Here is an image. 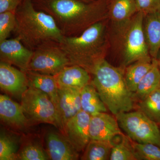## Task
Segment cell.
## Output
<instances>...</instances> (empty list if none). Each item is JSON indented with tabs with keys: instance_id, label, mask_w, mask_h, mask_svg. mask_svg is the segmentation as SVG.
<instances>
[{
	"instance_id": "1",
	"label": "cell",
	"mask_w": 160,
	"mask_h": 160,
	"mask_svg": "<svg viewBox=\"0 0 160 160\" xmlns=\"http://www.w3.org/2000/svg\"><path fill=\"white\" fill-rule=\"evenodd\" d=\"M18 38L29 49L49 42H62L65 36L54 18L36 10L31 0H23L15 12Z\"/></svg>"
},
{
	"instance_id": "2",
	"label": "cell",
	"mask_w": 160,
	"mask_h": 160,
	"mask_svg": "<svg viewBox=\"0 0 160 160\" xmlns=\"http://www.w3.org/2000/svg\"><path fill=\"white\" fill-rule=\"evenodd\" d=\"M106 26L102 21L94 23L78 36H65L59 46L71 65L84 68L92 74L97 65L105 58Z\"/></svg>"
},
{
	"instance_id": "3",
	"label": "cell",
	"mask_w": 160,
	"mask_h": 160,
	"mask_svg": "<svg viewBox=\"0 0 160 160\" xmlns=\"http://www.w3.org/2000/svg\"><path fill=\"white\" fill-rule=\"evenodd\" d=\"M92 83L107 108L115 116L131 111L133 107V93L128 89L122 71L105 58L96 66Z\"/></svg>"
},
{
	"instance_id": "4",
	"label": "cell",
	"mask_w": 160,
	"mask_h": 160,
	"mask_svg": "<svg viewBox=\"0 0 160 160\" xmlns=\"http://www.w3.org/2000/svg\"><path fill=\"white\" fill-rule=\"evenodd\" d=\"M48 8L63 35L67 37L84 31L106 16L100 1L86 4L80 0H50Z\"/></svg>"
},
{
	"instance_id": "5",
	"label": "cell",
	"mask_w": 160,
	"mask_h": 160,
	"mask_svg": "<svg viewBox=\"0 0 160 160\" xmlns=\"http://www.w3.org/2000/svg\"><path fill=\"white\" fill-rule=\"evenodd\" d=\"M21 105L26 114L32 120L51 124L65 134V129L57 107L45 92L29 87L21 98Z\"/></svg>"
},
{
	"instance_id": "6",
	"label": "cell",
	"mask_w": 160,
	"mask_h": 160,
	"mask_svg": "<svg viewBox=\"0 0 160 160\" xmlns=\"http://www.w3.org/2000/svg\"><path fill=\"white\" fill-rule=\"evenodd\" d=\"M121 129L133 142L151 143L160 147V130L157 123L139 110L115 115Z\"/></svg>"
},
{
	"instance_id": "7",
	"label": "cell",
	"mask_w": 160,
	"mask_h": 160,
	"mask_svg": "<svg viewBox=\"0 0 160 160\" xmlns=\"http://www.w3.org/2000/svg\"><path fill=\"white\" fill-rule=\"evenodd\" d=\"M145 15L137 12L121 29L123 32V56L126 66L151 57L143 29Z\"/></svg>"
},
{
	"instance_id": "8",
	"label": "cell",
	"mask_w": 160,
	"mask_h": 160,
	"mask_svg": "<svg viewBox=\"0 0 160 160\" xmlns=\"http://www.w3.org/2000/svg\"><path fill=\"white\" fill-rule=\"evenodd\" d=\"M48 43L43 44L33 52L28 70L55 76L65 67L71 65L59 45L53 46Z\"/></svg>"
},
{
	"instance_id": "9",
	"label": "cell",
	"mask_w": 160,
	"mask_h": 160,
	"mask_svg": "<svg viewBox=\"0 0 160 160\" xmlns=\"http://www.w3.org/2000/svg\"><path fill=\"white\" fill-rule=\"evenodd\" d=\"M90 114L82 110L69 119L65 126L64 135L78 152L85 150L90 141Z\"/></svg>"
},
{
	"instance_id": "10",
	"label": "cell",
	"mask_w": 160,
	"mask_h": 160,
	"mask_svg": "<svg viewBox=\"0 0 160 160\" xmlns=\"http://www.w3.org/2000/svg\"><path fill=\"white\" fill-rule=\"evenodd\" d=\"M33 53L18 37L0 42L1 62L17 66L24 72L28 70Z\"/></svg>"
},
{
	"instance_id": "11",
	"label": "cell",
	"mask_w": 160,
	"mask_h": 160,
	"mask_svg": "<svg viewBox=\"0 0 160 160\" xmlns=\"http://www.w3.org/2000/svg\"><path fill=\"white\" fill-rule=\"evenodd\" d=\"M90 140L112 142L118 136H123L116 118L105 112L91 116L89 127Z\"/></svg>"
},
{
	"instance_id": "12",
	"label": "cell",
	"mask_w": 160,
	"mask_h": 160,
	"mask_svg": "<svg viewBox=\"0 0 160 160\" xmlns=\"http://www.w3.org/2000/svg\"><path fill=\"white\" fill-rule=\"evenodd\" d=\"M0 87L7 93L21 99L23 93L29 88L26 72L10 64L1 62Z\"/></svg>"
},
{
	"instance_id": "13",
	"label": "cell",
	"mask_w": 160,
	"mask_h": 160,
	"mask_svg": "<svg viewBox=\"0 0 160 160\" xmlns=\"http://www.w3.org/2000/svg\"><path fill=\"white\" fill-rule=\"evenodd\" d=\"M46 142L49 159L75 160L78 158V152L63 134L49 132L46 136Z\"/></svg>"
},
{
	"instance_id": "14",
	"label": "cell",
	"mask_w": 160,
	"mask_h": 160,
	"mask_svg": "<svg viewBox=\"0 0 160 160\" xmlns=\"http://www.w3.org/2000/svg\"><path fill=\"white\" fill-rule=\"evenodd\" d=\"M81 90L73 88H59L58 109L64 129L67 122L82 110Z\"/></svg>"
},
{
	"instance_id": "15",
	"label": "cell",
	"mask_w": 160,
	"mask_h": 160,
	"mask_svg": "<svg viewBox=\"0 0 160 160\" xmlns=\"http://www.w3.org/2000/svg\"><path fill=\"white\" fill-rule=\"evenodd\" d=\"M0 118L9 126L18 128L26 127L28 120L22 105L6 95H0Z\"/></svg>"
},
{
	"instance_id": "16",
	"label": "cell",
	"mask_w": 160,
	"mask_h": 160,
	"mask_svg": "<svg viewBox=\"0 0 160 160\" xmlns=\"http://www.w3.org/2000/svg\"><path fill=\"white\" fill-rule=\"evenodd\" d=\"M89 74L80 66L70 65L65 67L55 77L59 88L82 89L91 83Z\"/></svg>"
},
{
	"instance_id": "17",
	"label": "cell",
	"mask_w": 160,
	"mask_h": 160,
	"mask_svg": "<svg viewBox=\"0 0 160 160\" xmlns=\"http://www.w3.org/2000/svg\"><path fill=\"white\" fill-rule=\"evenodd\" d=\"M25 72L28 79L29 87L38 89L46 93L58 109L59 87L55 76L29 70Z\"/></svg>"
},
{
	"instance_id": "18",
	"label": "cell",
	"mask_w": 160,
	"mask_h": 160,
	"mask_svg": "<svg viewBox=\"0 0 160 160\" xmlns=\"http://www.w3.org/2000/svg\"><path fill=\"white\" fill-rule=\"evenodd\" d=\"M143 29L149 54L156 59L160 49V11L145 15Z\"/></svg>"
},
{
	"instance_id": "19",
	"label": "cell",
	"mask_w": 160,
	"mask_h": 160,
	"mask_svg": "<svg viewBox=\"0 0 160 160\" xmlns=\"http://www.w3.org/2000/svg\"><path fill=\"white\" fill-rule=\"evenodd\" d=\"M137 12L135 0H111L109 14L112 22L121 29Z\"/></svg>"
},
{
	"instance_id": "20",
	"label": "cell",
	"mask_w": 160,
	"mask_h": 160,
	"mask_svg": "<svg viewBox=\"0 0 160 160\" xmlns=\"http://www.w3.org/2000/svg\"><path fill=\"white\" fill-rule=\"evenodd\" d=\"M152 66L138 85L133 99L141 101L160 86V69L156 59L152 58Z\"/></svg>"
},
{
	"instance_id": "21",
	"label": "cell",
	"mask_w": 160,
	"mask_h": 160,
	"mask_svg": "<svg viewBox=\"0 0 160 160\" xmlns=\"http://www.w3.org/2000/svg\"><path fill=\"white\" fill-rule=\"evenodd\" d=\"M81 102L82 110L91 116L107 112V107L92 82L81 90Z\"/></svg>"
},
{
	"instance_id": "22",
	"label": "cell",
	"mask_w": 160,
	"mask_h": 160,
	"mask_svg": "<svg viewBox=\"0 0 160 160\" xmlns=\"http://www.w3.org/2000/svg\"><path fill=\"white\" fill-rule=\"evenodd\" d=\"M152 66L151 57L138 60L128 66L124 76L127 87L131 92H135L140 81Z\"/></svg>"
},
{
	"instance_id": "23",
	"label": "cell",
	"mask_w": 160,
	"mask_h": 160,
	"mask_svg": "<svg viewBox=\"0 0 160 160\" xmlns=\"http://www.w3.org/2000/svg\"><path fill=\"white\" fill-rule=\"evenodd\" d=\"M113 145L112 142L90 140L85 148L81 160H110L111 149Z\"/></svg>"
},
{
	"instance_id": "24",
	"label": "cell",
	"mask_w": 160,
	"mask_h": 160,
	"mask_svg": "<svg viewBox=\"0 0 160 160\" xmlns=\"http://www.w3.org/2000/svg\"><path fill=\"white\" fill-rule=\"evenodd\" d=\"M140 111L149 118L160 124V86L138 103Z\"/></svg>"
},
{
	"instance_id": "25",
	"label": "cell",
	"mask_w": 160,
	"mask_h": 160,
	"mask_svg": "<svg viewBox=\"0 0 160 160\" xmlns=\"http://www.w3.org/2000/svg\"><path fill=\"white\" fill-rule=\"evenodd\" d=\"M137 160H160V147L151 143H131Z\"/></svg>"
},
{
	"instance_id": "26",
	"label": "cell",
	"mask_w": 160,
	"mask_h": 160,
	"mask_svg": "<svg viewBox=\"0 0 160 160\" xmlns=\"http://www.w3.org/2000/svg\"><path fill=\"white\" fill-rule=\"evenodd\" d=\"M110 160H137L131 143L124 138L119 144L113 145L111 149Z\"/></svg>"
},
{
	"instance_id": "27",
	"label": "cell",
	"mask_w": 160,
	"mask_h": 160,
	"mask_svg": "<svg viewBox=\"0 0 160 160\" xmlns=\"http://www.w3.org/2000/svg\"><path fill=\"white\" fill-rule=\"evenodd\" d=\"M17 149V145L12 138L1 133L0 160H18Z\"/></svg>"
},
{
	"instance_id": "28",
	"label": "cell",
	"mask_w": 160,
	"mask_h": 160,
	"mask_svg": "<svg viewBox=\"0 0 160 160\" xmlns=\"http://www.w3.org/2000/svg\"><path fill=\"white\" fill-rule=\"evenodd\" d=\"M16 26L15 12L0 13V42L7 39Z\"/></svg>"
},
{
	"instance_id": "29",
	"label": "cell",
	"mask_w": 160,
	"mask_h": 160,
	"mask_svg": "<svg viewBox=\"0 0 160 160\" xmlns=\"http://www.w3.org/2000/svg\"><path fill=\"white\" fill-rule=\"evenodd\" d=\"M49 159L48 153L38 144H29L25 146L18 154V160H47Z\"/></svg>"
},
{
	"instance_id": "30",
	"label": "cell",
	"mask_w": 160,
	"mask_h": 160,
	"mask_svg": "<svg viewBox=\"0 0 160 160\" xmlns=\"http://www.w3.org/2000/svg\"><path fill=\"white\" fill-rule=\"evenodd\" d=\"M137 12L146 15L160 11V0H135Z\"/></svg>"
},
{
	"instance_id": "31",
	"label": "cell",
	"mask_w": 160,
	"mask_h": 160,
	"mask_svg": "<svg viewBox=\"0 0 160 160\" xmlns=\"http://www.w3.org/2000/svg\"><path fill=\"white\" fill-rule=\"evenodd\" d=\"M22 0H0V13L16 12Z\"/></svg>"
},
{
	"instance_id": "32",
	"label": "cell",
	"mask_w": 160,
	"mask_h": 160,
	"mask_svg": "<svg viewBox=\"0 0 160 160\" xmlns=\"http://www.w3.org/2000/svg\"><path fill=\"white\" fill-rule=\"evenodd\" d=\"M156 59L157 60L158 64L159 67L160 69V49L159 51L158 52L157 57Z\"/></svg>"
},
{
	"instance_id": "33",
	"label": "cell",
	"mask_w": 160,
	"mask_h": 160,
	"mask_svg": "<svg viewBox=\"0 0 160 160\" xmlns=\"http://www.w3.org/2000/svg\"><path fill=\"white\" fill-rule=\"evenodd\" d=\"M80 1H82V2H90L92 0H80Z\"/></svg>"
},
{
	"instance_id": "34",
	"label": "cell",
	"mask_w": 160,
	"mask_h": 160,
	"mask_svg": "<svg viewBox=\"0 0 160 160\" xmlns=\"http://www.w3.org/2000/svg\"><path fill=\"white\" fill-rule=\"evenodd\" d=\"M159 125H160V124H159Z\"/></svg>"
}]
</instances>
